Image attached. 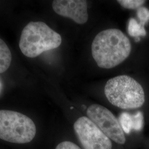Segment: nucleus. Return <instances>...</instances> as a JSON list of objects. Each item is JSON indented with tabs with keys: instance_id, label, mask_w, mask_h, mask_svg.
Returning a JSON list of instances; mask_svg holds the SVG:
<instances>
[{
	"instance_id": "9d476101",
	"label": "nucleus",
	"mask_w": 149,
	"mask_h": 149,
	"mask_svg": "<svg viewBox=\"0 0 149 149\" xmlns=\"http://www.w3.org/2000/svg\"><path fill=\"white\" fill-rule=\"evenodd\" d=\"M128 32L129 34L133 37L139 38L140 36L144 37L146 35V32L144 26L134 18H130L129 21L128 26Z\"/></svg>"
},
{
	"instance_id": "ddd939ff",
	"label": "nucleus",
	"mask_w": 149,
	"mask_h": 149,
	"mask_svg": "<svg viewBox=\"0 0 149 149\" xmlns=\"http://www.w3.org/2000/svg\"><path fill=\"white\" fill-rule=\"evenodd\" d=\"M55 149H81L74 143L71 141H63L58 144Z\"/></svg>"
},
{
	"instance_id": "9b49d317",
	"label": "nucleus",
	"mask_w": 149,
	"mask_h": 149,
	"mask_svg": "<svg viewBox=\"0 0 149 149\" xmlns=\"http://www.w3.org/2000/svg\"><path fill=\"white\" fill-rule=\"evenodd\" d=\"M118 2L125 8L136 9L141 7L145 2L143 0H118Z\"/></svg>"
},
{
	"instance_id": "39448f33",
	"label": "nucleus",
	"mask_w": 149,
	"mask_h": 149,
	"mask_svg": "<svg viewBox=\"0 0 149 149\" xmlns=\"http://www.w3.org/2000/svg\"><path fill=\"white\" fill-rule=\"evenodd\" d=\"M87 114L107 136L117 144H125L124 132L117 119L109 109L100 104H92L87 109Z\"/></svg>"
},
{
	"instance_id": "f257e3e1",
	"label": "nucleus",
	"mask_w": 149,
	"mask_h": 149,
	"mask_svg": "<svg viewBox=\"0 0 149 149\" xmlns=\"http://www.w3.org/2000/svg\"><path fill=\"white\" fill-rule=\"evenodd\" d=\"M92 54L97 65L112 69L127 59L132 45L128 38L118 29H108L97 34L92 43Z\"/></svg>"
},
{
	"instance_id": "1a4fd4ad",
	"label": "nucleus",
	"mask_w": 149,
	"mask_h": 149,
	"mask_svg": "<svg viewBox=\"0 0 149 149\" xmlns=\"http://www.w3.org/2000/svg\"><path fill=\"white\" fill-rule=\"evenodd\" d=\"M119 120L121 128L125 133L129 134L133 130L135 131L137 122L135 114L132 115L127 112H123L120 114Z\"/></svg>"
},
{
	"instance_id": "423d86ee",
	"label": "nucleus",
	"mask_w": 149,
	"mask_h": 149,
	"mask_svg": "<svg viewBox=\"0 0 149 149\" xmlns=\"http://www.w3.org/2000/svg\"><path fill=\"white\" fill-rule=\"evenodd\" d=\"M74 127L84 149H112L111 139L88 118H79L74 123Z\"/></svg>"
},
{
	"instance_id": "f8f14e48",
	"label": "nucleus",
	"mask_w": 149,
	"mask_h": 149,
	"mask_svg": "<svg viewBox=\"0 0 149 149\" xmlns=\"http://www.w3.org/2000/svg\"><path fill=\"white\" fill-rule=\"evenodd\" d=\"M137 17L139 20V23L142 26L149 21V10L145 7H140L138 8L136 12Z\"/></svg>"
},
{
	"instance_id": "f03ea898",
	"label": "nucleus",
	"mask_w": 149,
	"mask_h": 149,
	"mask_svg": "<svg viewBox=\"0 0 149 149\" xmlns=\"http://www.w3.org/2000/svg\"><path fill=\"white\" fill-rule=\"evenodd\" d=\"M62 42L61 36L43 22H31L22 31L19 43L22 53L34 58L45 52L58 48Z\"/></svg>"
},
{
	"instance_id": "6e6552de",
	"label": "nucleus",
	"mask_w": 149,
	"mask_h": 149,
	"mask_svg": "<svg viewBox=\"0 0 149 149\" xmlns=\"http://www.w3.org/2000/svg\"><path fill=\"white\" fill-rule=\"evenodd\" d=\"M12 53L5 42L0 38V74L6 72L12 62Z\"/></svg>"
},
{
	"instance_id": "20e7f679",
	"label": "nucleus",
	"mask_w": 149,
	"mask_h": 149,
	"mask_svg": "<svg viewBox=\"0 0 149 149\" xmlns=\"http://www.w3.org/2000/svg\"><path fill=\"white\" fill-rule=\"evenodd\" d=\"M36 127L30 118L19 112L0 110V139L12 143L26 144L35 137Z\"/></svg>"
},
{
	"instance_id": "7ed1b4c3",
	"label": "nucleus",
	"mask_w": 149,
	"mask_h": 149,
	"mask_svg": "<svg viewBox=\"0 0 149 149\" xmlns=\"http://www.w3.org/2000/svg\"><path fill=\"white\" fill-rule=\"evenodd\" d=\"M104 93L112 105L121 109H135L145 102L144 89L133 78L121 75L107 82Z\"/></svg>"
},
{
	"instance_id": "0eeeda50",
	"label": "nucleus",
	"mask_w": 149,
	"mask_h": 149,
	"mask_svg": "<svg viewBox=\"0 0 149 149\" xmlns=\"http://www.w3.org/2000/svg\"><path fill=\"white\" fill-rule=\"evenodd\" d=\"M52 7L56 13L77 24H83L88 21L87 3L85 0H55Z\"/></svg>"
}]
</instances>
